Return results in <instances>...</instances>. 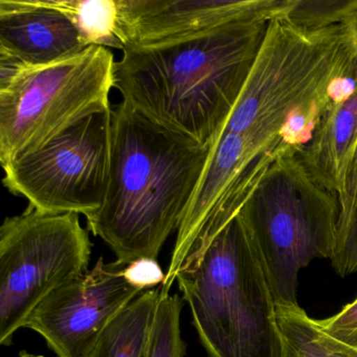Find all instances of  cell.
<instances>
[{
  "mask_svg": "<svg viewBox=\"0 0 357 357\" xmlns=\"http://www.w3.org/2000/svg\"><path fill=\"white\" fill-rule=\"evenodd\" d=\"M344 24L348 29L351 38H352L353 43H354L355 49L357 51V0H355L354 3H353Z\"/></svg>",
  "mask_w": 357,
  "mask_h": 357,
  "instance_id": "603a6c76",
  "label": "cell"
},
{
  "mask_svg": "<svg viewBox=\"0 0 357 357\" xmlns=\"http://www.w3.org/2000/svg\"><path fill=\"white\" fill-rule=\"evenodd\" d=\"M355 52L344 24L305 30L286 16H275L267 24L222 135H248L284 144L291 150L285 135L307 143L329 105L332 85L344 74Z\"/></svg>",
  "mask_w": 357,
  "mask_h": 357,
  "instance_id": "3957f363",
  "label": "cell"
},
{
  "mask_svg": "<svg viewBox=\"0 0 357 357\" xmlns=\"http://www.w3.org/2000/svg\"><path fill=\"white\" fill-rule=\"evenodd\" d=\"M281 143H266L248 135L223 133L210 149L197 185L176 231L162 294H170L185 269L206 225L227 208L241 210L273 162L290 153Z\"/></svg>",
  "mask_w": 357,
  "mask_h": 357,
  "instance_id": "9c48e42d",
  "label": "cell"
},
{
  "mask_svg": "<svg viewBox=\"0 0 357 357\" xmlns=\"http://www.w3.org/2000/svg\"><path fill=\"white\" fill-rule=\"evenodd\" d=\"M125 277L129 283L146 291L162 285L166 273L162 271L156 259L139 258L127 265Z\"/></svg>",
  "mask_w": 357,
  "mask_h": 357,
  "instance_id": "44dd1931",
  "label": "cell"
},
{
  "mask_svg": "<svg viewBox=\"0 0 357 357\" xmlns=\"http://www.w3.org/2000/svg\"><path fill=\"white\" fill-rule=\"evenodd\" d=\"M80 215L47 214L32 206L0 227V344L54 290L89 271L93 243Z\"/></svg>",
  "mask_w": 357,
  "mask_h": 357,
  "instance_id": "52a82bcc",
  "label": "cell"
},
{
  "mask_svg": "<svg viewBox=\"0 0 357 357\" xmlns=\"http://www.w3.org/2000/svg\"><path fill=\"white\" fill-rule=\"evenodd\" d=\"M51 3L74 22L87 47L97 45L123 51L116 36V0H51Z\"/></svg>",
  "mask_w": 357,
  "mask_h": 357,
  "instance_id": "2e32d148",
  "label": "cell"
},
{
  "mask_svg": "<svg viewBox=\"0 0 357 357\" xmlns=\"http://www.w3.org/2000/svg\"><path fill=\"white\" fill-rule=\"evenodd\" d=\"M268 22H237L174 43L125 47L114 64V89L137 114L211 149L235 109Z\"/></svg>",
  "mask_w": 357,
  "mask_h": 357,
  "instance_id": "6da1fadb",
  "label": "cell"
},
{
  "mask_svg": "<svg viewBox=\"0 0 357 357\" xmlns=\"http://www.w3.org/2000/svg\"><path fill=\"white\" fill-rule=\"evenodd\" d=\"M18 357H45L43 355H35L32 353H29L28 351H22L18 355Z\"/></svg>",
  "mask_w": 357,
  "mask_h": 357,
  "instance_id": "cb8c5ba5",
  "label": "cell"
},
{
  "mask_svg": "<svg viewBox=\"0 0 357 357\" xmlns=\"http://www.w3.org/2000/svg\"><path fill=\"white\" fill-rule=\"evenodd\" d=\"M330 261L340 277L357 271V204L348 222L337 231L335 248Z\"/></svg>",
  "mask_w": 357,
  "mask_h": 357,
  "instance_id": "d6986e66",
  "label": "cell"
},
{
  "mask_svg": "<svg viewBox=\"0 0 357 357\" xmlns=\"http://www.w3.org/2000/svg\"><path fill=\"white\" fill-rule=\"evenodd\" d=\"M355 0H290L285 15L305 30L344 24Z\"/></svg>",
  "mask_w": 357,
  "mask_h": 357,
  "instance_id": "ac0fdd59",
  "label": "cell"
},
{
  "mask_svg": "<svg viewBox=\"0 0 357 357\" xmlns=\"http://www.w3.org/2000/svg\"><path fill=\"white\" fill-rule=\"evenodd\" d=\"M329 335L357 349V298L334 317L321 321Z\"/></svg>",
  "mask_w": 357,
  "mask_h": 357,
  "instance_id": "ffe728a7",
  "label": "cell"
},
{
  "mask_svg": "<svg viewBox=\"0 0 357 357\" xmlns=\"http://www.w3.org/2000/svg\"><path fill=\"white\" fill-rule=\"evenodd\" d=\"M357 146V87L321 114L310 139L298 152L309 174L342 200Z\"/></svg>",
  "mask_w": 357,
  "mask_h": 357,
  "instance_id": "4fadbf2b",
  "label": "cell"
},
{
  "mask_svg": "<svg viewBox=\"0 0 357 357\" xmlns=\"http://www.w3.org/2000/svg\"><path fill=\"white\" fill-rule=\"evenodd\" d=\"M160 287L146 290L104 330L89 357H146Z\"/></svg>",
  "mask_w": 357,
  "mask_h": 357,
  "instance_id": "5bb4252c",
  "label": "cell"
},
{
  "mask_svg": "<svg viewBox=\"0 0 357 357\" xmlns=\"http://www.w3.org/2000/svg\"><path fill=\"white\" fill-rule=\"evenodd\" d=\"M277 321L285 357H357V349L332 337L298 305L277 306Z\"/></svg>",
  "mask_w": 357,
  "mask_h": 357,
  "instance_id": "9a60e30c",
  "label": "cell"
},
{
  "mask_svg": "<svg viewBox=\"0 0 357 357\" xmlns=\"http://www.w3.org/2000/svg\"><path fill=\"white\" fill-rule=\"evenodd\" d=\"M357 204V146L351 162L347 178L346 192L340 202V219H338L337 231L348 222L353 210Z\"/></svg>",
  "mask_w": 357,
  "mask_h": 357,
  "instance_id": "7402d4cb",
  "label": "cell"
},
{
  "mask_svg": "<svg viewBox=\"0 0 357 357\" xmlns=\"http://www.w3.org/2000/svg\"><path fill=\"white\" fill-rule=\"evenodd\" d=\"M123 47H150L215 29L284 15L290 0H116ZM122 51V52H123Z\"/></svg>",
  "mask_w": 357,
  "mask_h": 357,
  "instance_id": "8fae6325",
  "label": "cell"
},
{
  "mask_svg": "<svg viewBox=\"0 0 357 357\" xmlns=\"http://www.w3.org/2000/svg\"><path fill=\"white\" fill-rule=\"evenodd\" d=\"M127 265L98 259L93 269L41 301L24 321L57 357H89L110 323L143 290L127 281Z\"/></svg>",
  "mask_w": 357,
  "mask_h": 357,
  "instance_id": "30bf717a",
  "label": "cell"
},
{
  "mask_svg": "<svg viewBox=\"0 0 357 357\" xmlns=\"http://www.w3.org/2000/svg\"><path fill=\"white\" fill-rule=\"evenodd\" d=\"M340 211L337 196L311 177L296 152L265 171L238 214L275 306H298L301 269L313 259H331Z\"/></svg>",
  "mask_w": 357,
  "mask_h": 357,
  "instance_id": "5b68a950",
  "label": "cell"
},
{
  "mask_svg": "<svg viewBox=\"0 0 357 357\" xmlns=\"http://www.w3.org/2000/svg\"><path fill=\"white\" fill-rule=\"evenodd\" d=\"M86 49L74 22L51 0H0V52L37 68Z\"/></svg>",
  "mask_w": 357,
  "mask_h": 357,
  "instance_id": "7c38bea8",
  "label": "cell"
},
{
  "mask_svg": "<svg viewBox=\"0 0 357 357\" xmlns=\"http://www.w3.org/2000/svg\"><path fill=\"white\" fill-rule=\"evenodd\" d=\"M176 283L210 357H285L275 298L239 214Z\"/></svg>",
  "mask_w": 357,
  "mask_h": 357,
  "instance_id": "277c9868",
  "label": "cell"
},
{
  "mask_svg": "<svg viewBox=\"0 0 357 357\" xmlns=\"http://www.w3.org/2000/svg\"><path fill=\"white\" fill-rule=\"evenodd\" d=\"M112 107L93 114L41 149L3 167V185L47 214L93 216L105 199Z\"/></svg>",
  "mask_w": 357,
  "mask_h": 357,
  "instance_id": "ba28073f",
  "label": "cell"
},
{
  "mask_svg": "<svg viewBox=\"0 0 357 357\" xmlns=\"http://www.w3.org/2000/svg\"><path fill=\"white\" fill-rule=\"evenodd\" d=\"M210 149L166 130L126 104L112 106V153L105 199L86 218L116 261L158 260L177 231Z\"/></svg>",
  "mask_w": 357,
  "mask_h": 357,
  "instance_id": "7a4b0ae2",
  "label": "cell"
},
{
  "mask_svg": "<svg viewBox=\"0 0 357 357\" xmlns=\"http://www.w3.org/2000/svg\"><path fill=\"white\" fill-rule=\"evenodd\" d=\"M183 301L178 294H162L146 357H185L187 344L181 336Z\"/></svg>",
  "mask_w": 357,
  "mask_h": 357,
  "instance_id": "e0dca14e",
  "label": "cell"
},
{
  "mask_svg": "<svg viewBox=\"0 0 357 357\" xmlns=\"http://www.w3.org/2000/svg\"><path fill=\"white\" fill-rule=\"evenodd\" d=\"M114 55L93 47L45 66H29L0 89V162L8 166L85 119L112 109Z\"/></svg>",
  "mask_w": 357,
  "mask_h": 357,
  "instance_id": "8992f818",
  "label": "cell"
}]
</instances>
